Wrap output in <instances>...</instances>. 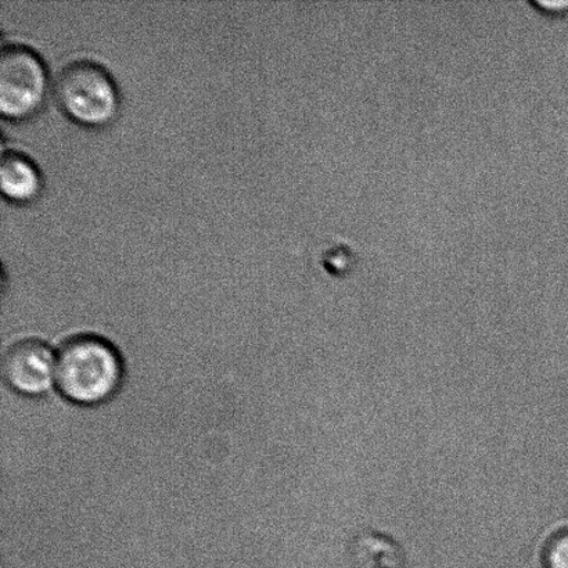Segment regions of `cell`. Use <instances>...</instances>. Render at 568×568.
Returning a JSON list of instances; mask_svg holds the SVG:
<instances>
[{"mask_svg":"<svg viewBox=\"0 0 568 568\" xmlns=\"http://www.w3.org/2000/svg\"><path fill=\"white\" fill-rule=\"evenodd\" d=\"M124 361L108 338L77 334L58 351L55 388L61 397L80 406L108 403L124 382Z\"/></svg>","mask_w":568,"mask_h":568,"instance_id":"cell-1","label":"cell"},{"mask_svg":"<svg viewBox=\"0 0 568 568\" xmlns=\"http://www.w3.org/2000/svg\"><path fill=\"white\" fill-rule=\"evenodd\" d=\"M54 98L69 119L91 128L109 125L121 104L114 77L91 59L72 60L61 67L54 81Z\"/></svg>","mask_w":568,"mask_h":568,"instance_id":"cell-2","label":"cell"},{"mask_svg":"<svg viewBox=\"0 0 568 568\" xmlns=\"http://www.w3.org/2000/svg\"><path fill=\"white\" fill-rule=\"evenodd\" d=\"M48 88L42 55L24 43H4L0 49V113L4 119H30L42 108Z\"/></svg>","mask_w":568,"mask_h":568,"instance_id":"cell-3","label":"cell"},{"mask_svg":"<svg viewBox=\"0 0 568 568\" xmlns=\"http://www.w3.org/2000/svg\"><path fill=\"white\" fill-rule=\"evenodd\" d=\"M58 353L48 343L26 338L8 349L3 358V377L14 393L37 398L55 386Z\"/></svg>","mask_w":568,"mask_h":568,"instance_id":"cell-4","label":"cell"},{"mask_svg":"<svg viewBox=\"0 0 568 568\" xmlns=\"http://www.w3.org/2000/svg\"><path fill=\"white\" fill-rule=\"evenodd\" d=\"M0 189L11 203H31L42 192V172L30 155L20 150H4L0 158Z\"/></svg>","mask_w":568,"mask_h":568,"instance_id":"cell-5","label":"cell"},{"mask_svg":"<svg viewBox=\"0 0 568 568\" xmlns=\"http://www.w3.org/2000/svg\"><path fill=\"white\" fill-rule=\"evenodd\" d=\"M354 264V252L347 244H337L323 254V265L334 275L345 274Z\"/></svg>","mask_w":568,"mask_h":568,"instance_id":"cell-6","label":"cell"},{"mask_svg":"<svg viewBox=\"0 0 568 568\" xmlns=\"http://www.w3.org/2000/svg\"><path fill=\"white\" fill-rule=\"evenodd\" d=\"M545 566L547 568H568V528L566 531L559 532L548 545Z\"/></svg>","mask_w":568,"mask_h":568,"instance_id":"cell-7","label":"cell"},{"mask_svg":"<svg viewBox=\"0 0 568 568\" xmlns=\"http://www.w3.org/2000/svg\"><path fill=\"white\" fill-rule=\"evenodd\" d=\"M534 8L550 17H565L568 14V0H530Z\"/></svg>","mask_w":568,"mask_h":568,"instance_id":"cell-8","label":"cell"}]
</instances>
